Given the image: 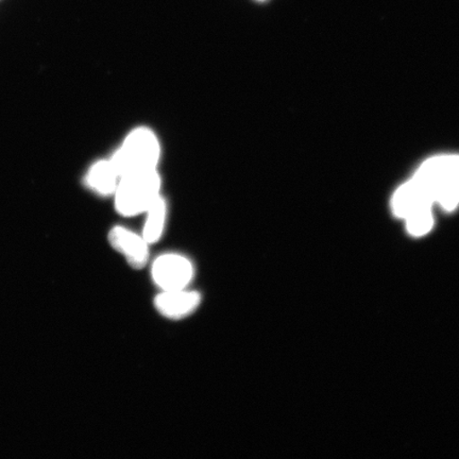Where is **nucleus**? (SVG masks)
<instances>
[{"label":"nucleus","instance_id":"nucleus-1","mask_svg":"<svg viewBox=\"0 0 459 459\" xmlns=\"http://www.w3.org/2000/svg\"><path fill=\"white\" fill-rule=\"evenodd\" d=\"M160 158V145L157 135L152 130L141 127L130 132L110 160L122 178L157 169Z\"/></svg>","mask_w":459,"mask_h":459},{"label":"nucleus","instance_id":"nucleus-2","mask_svg":"<svg viewBox=\"0 0 459 459\" xmlns=\"http://www.w3.org/2000/svg\"><path fill=\"white\" fill-rule=\"evenodd\" d=\"M160 177L157 169L124 176L113 195L115 209L125 217L143 214L160 196Z\"/></svg>","mask_w":459,"mask_h":459},{"label":"nucleus","instance_id":"nucleus-3","mask_svg":"<svg viewBox=\"0 0 459 459\" xmlns=\"http://www.w3.org/2000/svg\"><path fill=\"white\" fill-rule=\"evenodd\" d=\"M152 275L154 284L162 291L186 290L194 278V266L186 256L163 255L154 261Z\"/></svg>","mask_w":459,"mask_h":459},{"label":"nucleus","instance_id":"nucleus-4","mask_svg":"<svg viewBox=\"0 0 459 459\" xmlns=\"http://www.w3.org/2000/svg\"><path fill=\"white\" fill-rule=\"evenodd\" d=\"M108 242L118 254L124 255L132 268L142 269L147 265L149 244L143 235L118 226L111 230Z\"/></svg>","mask_w":459,"mask_h":459},{"label":"nucleus","instance_id":"nucleus-5","mask_svg":"<svg viewBox=\"0 0 459 459\" xmlns=\"http://www.w3.org/2000/svg\"><path fill=\"white\" fill-rule=\"evenodd\" d=\"M201 295L198 291L186 290H166L154 299V306L164 317L180 320L192 315L199 307Z\"/></svg>","mask_w":459,"mask_h":459},{"label":"nucleus","instance_id":"nucleus-6","mask_svg":"<svg viewBox=\"0 0 459 459\" xmlns=\"http://www.w3.org/2000/svg\"><path fill=\"white\" fill-rule=\"evenodd\" d=\"M455 177H459V154L430 158L421 164L412 178L426 186L432 195L433 189L440 183Z\"/></svg>","mask_w":459,"mask_h":459},{"label":"nucleus","instance_id":"nucleus-7","mask_svg":"<svg viewBox=\"0 0 459 459\" xmlns=\"http://www.w3.org/2000/svg\"><path fill=\"white\" fill-rule=\"evenodd\" d=\"M433 205L434 200L429 189L414 178L401 186L392 200L394 214L402 220H405L412 212Z\"/></svg>","mask_w":459,"mask_h":459},{"label":"nucleus","instance_id":"nucleus-8","mask_svg":"<svg viewBox=\"0 0 459 459\" xmlns=\"http://www.w3.org/2000/svg\"><path fill=\"white\" fill-rule=\"evenodd\" d=\"M120 175L110 159L96 162L85 176L86 185L101 196L114 195Z\"/></svg>","mask_w":459,"mask_h":459},{"label":"nucleus","instance_id":"nucleus-9","mask_svg":"<svg viewBox=\"0 0 459 459\" xmlns=\"http://www.w3.org/2000/svg\"><path fill=\"white\" fill-rule=\"evenodd\" d=\"M146 221L143 226V238L149 245L159 242L164 232L166 216H168V204L162 196H160L149 206L145 212Z\"/></svg>","mask_w":459,"mask_h":459},{"label":"nucleus","instance_id":"nucleus-10","mask_svg":"<svg viewBox=\"0 0 459 459\" xmlns=\"http://www.w3.org/2000/svg\"><path fill=\"white\" fill-rule=\"evenodd\" d=\"M435 204L446 212L455 211L459 204V177L440 183L432 193Z\"/></svg>","mask_w":459,"mask_h":459},{"label":"nucleus","instance_id":"nucleus-11","mask_svg":"<svg viewBox=\"0 0 459 459\" xmlns=\"http://www.w3.org/2000/svg\"><path fill=\"white\" fill-rule=\"evenodd\" d=\"M407 231L412 237L428 234L434 226L433 206L419 209L405 218Z\"/></svg>","mask_w":459,"mask_h":459}]
</instances>
